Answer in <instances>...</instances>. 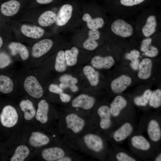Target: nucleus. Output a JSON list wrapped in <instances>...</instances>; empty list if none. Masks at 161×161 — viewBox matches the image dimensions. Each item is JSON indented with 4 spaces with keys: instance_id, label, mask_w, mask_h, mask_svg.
Masks as SVG:
<instances>
[{
    "instance_id": "1",
    "label": "nucleus",
    "mask_w": 161,
    "mask_h": 161,
    "mask_svg": "<svg viewBox=\"0 0 161 161\" xmlns=\"http://www.w3.org/2000/svg\"><path fill=\"white\" fill-rule=\"evenodd\" d=\"M24 88L26 92L31 97L39 98L43 95V88L37 78L34 76L30 75L25 79Z\"/></svg>"
},
{
    "instance_id": "2",
    "label": "nucleus",
    "mask_w": 161,
    "mask_h": 161,
    "mask_svg": "<svg viewBox=\"0 0 161 161\" xmlns=\"http://www.w3.org/2000/svg\"><path fill=\"white\" fill-rule=\"evenodd\" d=\"M18 116L16 109L10 105H7L3 109L0 115L2 124L4 127H11L17 123Z\"/></svg>"
},
{
    "instance_id": "3",
    "label": "nucleus",
    "mask_w": 161,
    "mask_h": 161,
    "mask_svg": "<svg viewBox=\"0 0 161 161\" xmlns=\"http://www.w3.org/2000/svg\"><path fill=\"white\" fill-rule=\"evenodd\" d=\"M111 30L116 35L123 38L131 36L133 29L132 26L124 21L119 19L115 20L111 25Z\"/></svg>"
},
{
    "instance_id": "4",
    "label": "nucleus",
    "mask_w": 161,
    "mask_h": 161,
    "mask_svg": "<svg viewBox=\"0 0 161 161\" xmlns=\"http://www.w3.org/2000/svg\"><path fill=\"white\" fill-rule=\"evenodd\" d=\"M65 121L67 127L75 133L81 131L85 124L84 120L74 113L68 114L65 117Z\"/></svg>"
},
{
    "instance_id": "5",
    "label": "nucleus",
    "mask_w": 161,
    "mask_h": 161,
    "mask_svg": "<svg viewBox=\"0 0 161 161\" xmlns=\"http://www.w3.org/2000/svg\"><path fill=\"white\" fill-rule=\"evenodd\" d=\"M53 44L52 41L49 39H44L36 42L32 48V56L35 58L41 57L51 49Z\"/></svg>"
},
{
    "instance_id": "6",
    "label": "nucleus",
    "mask_w": 161,
    "mask_h": 161,
    "mask_svg": "<svg viewBox=\"0 0 161 161\" xmlns=\"http://www.w3.org/2000/svg\"><path fill=\"white\" fill-rule=\"evenodd\" d=\"M95 102V98L86 94H81L75 97L72 102V106L74 108H80L88 110L94 106Z\"/></svg>"
},
{
    "instance_id": "7",
    "label": "nucleus",
    "mask_w": 161,
    "mask_h": 161,
    "mask_svg": "<svg viewBox=\"0 0 161 161\" xmlns=\"http://www.w3.org/2000/svg\"><path fill=\"white\" fill-rule=\"evenodd\" d=\"M83 140L87 147L94 151L100 152L103 148L102 139L96 135L92 134H86L84 136Z\"/></svg>"
},
{
    "instance_id": "8",
    "label": "nucleus",
    "mask_w": 161,
    "mask_h": 161,
    "mask_svg": "<svg viewBox=\"0 0 161 161\" xmlns=\"http://www.w3.org/2000/svg\"><path fill=\"white\" fill-rule=\"evenodd\" d=\"M73 7L69 4L63 5L60 8L55 22L57 25L62 26L65 25L71 17Z\"/></svg>"
},
{
    "instance_id": "9",
    "label": "nucleus",
    "mask_w": 161,
    "mask_h": 161,
    "mask_svg": "<svg viewBox=\"0 0 161 161\" xmlns=\"http://www.w3.org/2000/svg\"><path fill=\"white\" fill-rule=\"evenodd\" d=\"M131 79L126 75H122L112 82L111 87L114 93H118L124 91L131 83Z\"/></svg>"
},
{
    "instance_id": "10",
    "label": "nucleus",
    "mask_w": 161,
    "mask_h": 161,
    "mask_svg": "<svg viewBox=\"0 0 161 161\" xmlns=\"http://www.w3.org/2000/svg\"><path fill=\"white\" fill-rule=\"evenodd\" d=\"M97 113L100 118V125L103 129L109 128L111 125V113L110 108L106 105H102L97 110Z\"/></svg>"
},
{
    "instance_id": "11",
    "label": "nucleus",
    "mask_w": 161,
    "mask_h": 161,
    "mask_svg": "<svg viewBox=\"0 0 161 161\" xmlns=\"http://www.w3.org/2000/svg\"><path fill=\"white\" fill-rule=\"evenodd\" d=\"M65 152L62 148L53 147L45 148L41 153L43 158L46 161H57L64 156Z\"/></svg>"
},
{
    "instance_id": "12",
    "label": "nucleus",
    "mask_w": 161,
    "mask_h": 161,
    "mask_svg": "<svg viewBox=\"0 0 161 161\" xmlns=\"http://www.w3.org/2000/svg\"><path fill=\"white\" fill-rule=\"evenodd\" d=\"M114 63V60L111 56L105 57L95 56L92 58L91 62L92 65L97 69H109L113 66Z\"/></svg>"
},
{
    "instance_id": "13",
    "label": "nucleus",
    "mask_w": 161,
    "mask_h": 161,
    "mask_svg": "<svg viewBox=\"0 0 161 161\" xmlns=\"http://www.w3.org/2000/svg\"><path fill=\"white\" fill-rule=\"evenodd\" d=\"M20 7V3L16 0H11L3 3L1 7V11L4 15L10 16L18 11Z\"/></svg>"
},
{
    "instance_id": "14",
    "label": "nucleus",
    "mask_w": 161,
    "mask_h": 161,
    "mask_svg": "<svg viewBox=\"0 0 161 161\" xmlns=\"http://www.w3.org/2000/svg\"><path fill=\"white\" fill-rule=\"evenodd\" d=\"M21 30L22 33L26 36L34 39H38L41 37L44 33V29L40 27L26 24L22 25Z\"/></svg>"
},
{
    "instance_id": "15",
    "label": "nucleus",
    "mask_w": 161,
    "mask_h": 161,
    "mask_svg": "<svg viewBox=\"0 0 161 161\" xmlns=\"http://www.w3.org/2000/svg\"><path fill=\"white\" fill-rule=\"evenodd\" d=\"M100 37V33L97 30H91L88 32V38L84 42L83 47L89 50H93L98 46L96 41Z\"/></svg>"
},
{
    "instance_id": "16",
    "label": "nucleus",
    "mask_w": 161,
    "mask_h": 161,
    "mask_svg": "<svg viewBox=\"0 0 161 161\" xmlns=\"http://www.w3.org/2000/svg\"><path fill=\"white\" fill-rule=\"evenodd\" d=\"M152 66V62L150 59H143L139 66V70L138 73L139 78L144 80L148 78L151 75Z\"/></svg>"
},
{
    "instance_id": "17",
    "label": "nucleus",
    "mask_w": 161,
    "mask_h": 161,
    "mask_svg": "<svg viewBox=\"0 0 161 161\" xmlns=\"http://www.w3.org/2000/svg\"><path fill=\"white\" fill-rule=\"evenodd\" d=\"M49 138L46 135L39 132H33L29 140V143L32 146L39 147L48 144Z\"/></svg>"
},
{
    "instance_id": "18",
    "label": "nucleus",
    "mask_w": 161,
    "mask_h": 161,
    "mask_svg": "<svg viewBox=\"0 0 161 161\" xmlns=\"http://www.w3.org/2000/svg\"><path fill=\"white\" fill-rule=\"evenodd\" d=\"M49 110V104L46 100L44 99L41 100L38 105L35 117L36 120L43 124L47 123Z\"/></svg>"
},
{
    "instance_id": "19",
    "label": "nucleus",
    "mask_w": 161,
    "mask_h": 161,
    "mask_svg": "<svg viewBox=\"0 0 161 161\" xmlns=\"http://www.w3.org/2000/svg\"><path fill=\"white\" fill-rule=\"evenodd\" d=\"M132 130L133 128L131 124L126 123L114 132L113 139L117 142L123 141L131 134Z\"/></svg>"
},
{
    "instance_id": "20",
    "label": "nucleus",
    "mask_w": 161,
    "mask_h": 161,
    "mask_svg": "<svg viewBox=\"0 0 161 161\" xmlns=\"http://www.w3.org/2000/svg\"><path fill=\"white\" fill-rule=\"evenodd\" d=\"M8 47L12 55H15L18 54L23 60H25L28 58L29 52L24 45L20 43L13 42L9 44Z\"/></svg>"
},
{
    "instance_id": "21",
    "label": "nucleus",
    "mask_w": 161,
    "mask_h": 161,
    "mask_svg": "<svg viewBox=\"0 0 161 161\" xmlns=\"http://www.w3.org/2000/svg\"><path fill=\"white\" fill-rule=\"evenodd\" d=\"M127 102L122 96H116L110 104V110L111 115L113 117L117 116L121 110L126 106Z\"/></svg>"
},
{
    "instance_id": "22",
    "label": "nucleus",
    "mask_w": 161,
    "mask_h": 161,
    "mask_svg": "<svg viewBox=\"0 0 161 161\" xmlns=\"http://www.w3.org/2000/svg\"><path fill=\"white\" fill-rule=\"evenodd\" d=\"M148 134L151 140L154 142L159 141L161 137V129L159 123L155 120H151L147 127Z\"/></svg>"
},
{
    "instance_id": "23",
    "label": "nucleus",
    "mask_w": 161,
    "mask_h": 161,
    "mask_svg": "<svg viewBox=\"0 0 161 161\" xmlns=\"http://www.w3.org/2000/svg\"><path fill=\"white\" fill-rule=\"evenodd\" d=\"M19 106L21 109L24 113V117L26 120H31L35 115L36 111L30 100H22L20 103Z\"/></svg>"
},
{
    "instance_id": "24",
    "label": "nucleus",
    "mask_w": 161,
    "mask_h": 161,
    "mask_svg": "<svg viewBox=\"0 0 161 161\" xmlns=\"http://www.w3.org/2000/svg\"><path fill=\"white\" fill-rule=\"evenodd\" d=\"M83 72L90 84L92 86H97L99 82V74L91 66L86 65L83 69Z\"/></svg>"
},
{
    "instance_id": "25",
    "label": "nucleus",
    "mask_w": 161,
    "mask_h": 161,
    "mask_svg": "<svg viewBox=\"0 0 161 161\" xmlns=\"http://www.w3.org/2000/svg\"><path fill=\"white\" fill-rule=\"evenodd\" d=\"M56 15L50 10H48L43 13L38 19L39 24L41 26L47 27L52 25L55 22Z\"/></svg>"
},
{
    "instance_id": "26",
    "label": "nucleus",
    "mask_w": 161,
    "mask_h": 161,
    "mask_svg": "<svg viewBox=\"0 0 161 161\" xmlns=\"http://www.w3.org/2000/svg\"><path fill=\"white\" fill-rule=\"evenodd\" d=\"M157 25L156 17L154 15L149 16L142 29V32L144 36L149 37L154 33L156 31Z\"/></svg>"
},
{
    "instance_id": "27",
    "label": "nucleus",
    "mask_w": 161,
    "mask_h": 161,
    "mask_svg": "<svg viewBox=\"0 0 161 161\" xmlns=\"http://www.w3.org/2000/svg\"><path fill=\"white\" fill-rule=\"evenodd\" d=\"M82 19L86 22L87 26L90 30H97L102 27L104 24V20L102 18L97 17L92 18L91 16L88 13L83 15Z\"/></svg>"
},
{
    "instance_id": "28",
    "label": "nucleus",
    "mask_w": 161,
    "mask_h": 161,
    "mask_svg": "<svg viewBox=\"0 0 161 161\" xmlns=\"http://www.w3.org/2000/svg\"><path fill=\"white\" fill-rule=\"evenodd\" d=\"M133 146L135 148L147 151L151 147V145L148 140L141 135H136L133 137L131 140Z\"/></svg>"
},
{
    "instance_id": "29",
    "label": "nucleus",
    "mask_w": 161,
    "mask_h": 161,
    "mask_svg": "<svg viewBox=\"0 0 161 161\" xmlns=\"http://www.w3.org/2000/svg\"><path fill=\"white\" fill-rule=\"evenodd\" d=\"M65 56L66 65L72 66L76 64L79 53L78 48L75 47H72L71 49L64 51Z\"/></svg>"
},
{
    "instance_id": "30",
    "label": "nucleus",
    "mask_w": 161,
    "mask_h": 161,
    "mask_svg": "<svg viewBox=\"0 0 161 161\" xmlns=\"http://www.w3.org/2000/svg\"><path fill=\"white\" fill-rule=\"evenodd\" d=\"M30 153L28 148L21 145L18 146L15 150L14 154L10 159V161H23L27 157Z\"/></svg>"
},
{
    "instance_id": "31",
    "label": "nucleus",
    "mask_w": 161,
    "mask_h": 161,
    "mask_svg": "<svg viewBox=\"0 0 161 161\" xmlns=\"http://www.w3.org/2000/svg\"><path fill=\"white\" fill-rule=\"evenodd\" d=\"M14 84L12 79L4 75H0V92L5 94L11 92L13 90Z\"/></svg>"
},
{
    "instance_id": "32",
    "label": "nucleus",
    "mask_w": 161,
    "mask_h": 161,
    "mask_svg": "<svg viewBox=\"0 0 161 161\" xmlns=\"http://www.w3.org/2000/svg\"><path fill=\"white\" fill-rule=\"evenodd\" d=\"M59 80L61 83L59 86L62 89L69 88L70 89L78 82V79L71 75L66 74L61 76Z\"/></svg>"
},
{
    "instance_id": "33",
    "label": "nucleus",
    "mask_w": 161,
    "mask_h": 161,
    "mask_svg": "<svg viewBox=\"0 0 161 161\" xmlns=\"http://www.w3.org/2000/svg\"><path fill=\"white\" fill-rule=\"evenodd\" d=\"M66 65L64 52L60 50L58 52L56 56L55 69L58 72H64L66 69Z\"/></svg>"
},
{
    "instance_id": "34",
    "label": "nucleus",
    "mask_w": 161,
    "mask_h": 161,
    "mask_svg": "<svg viewBox=\"0 0 161 161\" xmlns=\"http://www.w3.org/2000/svg\"><path fill=\"white\" fill-rule=\"evenodd\" d=\"M149 105L157 108L161 105V90L160 89L155 90L152 92L149 100Z\"/></svg>"
},
{
    "instance_id": "35",
    "label": "nucleus",
    "mask_w": 161,
    "mask_h": 161,
    "mask_svg": "<svg viewBox=\"0 0 161 161\" xmlns=\"http://www.w3.org/2000/svg\"><path fill=\"white\" fill-rule=\"evenodd\" d=\"M152 92L150 89H146L142 95L134 98V100L135 104L139 106H146L149 102Z\"/></svg>"
},
{
    "instance_id": "36",
    "label": "nucleus",
    "mask_w": 161,
    "mask_h": 161,
    "mask_svg": "<svg viewBox=\"0 0 161 161\" xmlns=\"http://www.w3.org/2000/svg\"><path fill=\"white\" fill-rule=\"evenodd\" d=\"M11 62L10 56L4 52H0V69H3L9 66Z\"/></svg>"
},
{
    "instance_id": "37",
    "label": "nucleus",
    "mask_w": 161,
    "mask_h": 161,
    "mask_svg": "<svg viewBox=\"0 0 161 161\" xmlns=\"http://www.w3.org/2000/svg\"><path fill=\"white\" fill-rule=\"evenodd\" d=\"M116 159L119 161H135V159L123 152H120L116 156Z\"/></svg>"
},
{
    "instance_id": "38",
    "label": "nucleus",
    "mask_w": 161,
    "mask_h": 161,
    "mask_svg": "<svg viewBox=\"0 0 161 161\" xmlns=\"http://www.w3.org/2000/svg\"><path fill=\"white\" fill-rule=\"evenodd\" d=\"M140 55L139 51L137 50L133 49L132 50L130 53H127L126 54L125 57L128 60L131 61L138 59Z\"/></svg>"
},
{
    "instance_id": "39",
    "label": "nucleus",
    "mask_w": 161,
    "mask_h": 161,
    "mask_svg": "<svg viewBox=\"0 0 161 161\" xmlns=\"http://www.w3.org/2000/svg\"><path fill=\"white\" fill-rule=\"evenodd\" d=\"M152 42V39L148 38L143 39L142 41L141 50L144 52L146 51L149 48Z\"/></svg>"
},
{
    "instance_id": "40",
    "label": "nucleus",
    "mask_w": 161,
    "mask_h": 161,
    "mask_svg": "<svg viewBox=\"0 0 161 161\" xmlns=\"http://www.w3.org/2000/svg\"><path fill=\"white\" fill-rule=\"evenodd\" d=\"M144 53L145 55L146 56L153 58L157 55L158 50L157 47L151 45L148 49Z\"/></svg>"
},
{
    "instance_id": "41",
    "label": "nucleus",
    "mask_w": 161,
    "mask_h": 161,
    "mask_svg": "<svg viewBox=\"0 0 161 161\" xmlns=\"http://www.w3.org/2000/svg\"><path fill=\"white\" fill-rule=\"evenodd\" d=\"M145 0H120L121 4L126 6H132L139 4Z\"/></svg>"
},
{
    "instance_id": "42",
    "label": "nucleus",
    "mask_w": 161,
    "mask_h": 161,
    "mask_svg": "<svg viewBox=\"0 0 161 161\" xmlns=\"http://www.w3.org/2000/svg\"><path fill=\"white\" fill-rule=\"evenodd\" d=\"M49 91L53 93L59 94L63 92L62 89L57 85L52 83L51 84L49 87Z\"/></svg>"
},
{
    "instance_id": "43",
    "label": "nucleus",
    "mask_w": 161,
    "mask_h": 161,
    "mask_svg": "<svg viewBox=\"0 0 161 161\" xmlns=\"http://www.w3.org/2000/svg\"><path fill=\"white\" fill-rule=\"evenodd\" d=\"M59 97L61 101L63 103H67L71 100L70 96L66 93L62 92L59 94Z\"/></svg>"
},
{
    "instance_id": "44",
    "label": "nucleus",
    "mask_w": 161,
    "mask_h": 161,
    "mask_svg": "<svg viewBox=\"0 0 161 161\" xmlns=\"http://www.w3.org/2000/svg\"><path fill=\"white\" fill-rule=\"evenodd\" d=\"M131 61L130 65L132 69L134 70L137 69L140 64L138 59L133 60Z\"/></svg>"
},
{
    "instance_id": "45",
    "label": "nucleus",
    "mask_w": 161,
    "mask_h": 161,
    "mask_svg": "<svg viewBox=\"0 0 161 161\" xmlns=\"http://www.w3.org/2000/svg\"><path fill=\"white\" fill-rule=\"evenodd\" d=\"M53 0H36L37 2L41 4H46L51 3Z\"/></svg>"
},
{
    "instance_id": "46",
    "label": "nucleus",
    "mask_w": 161,
    "mask_h": 161,
    "mask_svg": "<svg viewBox=\"0 0 161 161\" xmlns=\"http://www.w3.org/2000/svg\"><path fill=\"white\" fill-rule=\"evenodd\" d=\"M71 159L69 157H64L60 159L58 161H71Z\"/></svg>"
},
{
    "instance_id": "47",
    "label": "nucleus",
    "mask_w": 161,
    "mask_h": 161,
    "mask_svg": "<svg viewBox=\"0 0 161 161\" xmlns=\"http://www.w3.org/2000/svg\"><path fill=\"white\" fill-rule=\"evenodd\" d=\"M156 161H161V154H160L155 159Z\"/></svg>"
},
{
    "instance_id": "48",
    "label": "nucleus",
    "mask_w": 161,
    "mask_h": 161,
    "mask_svg": "<svg viewBox=\"0 0 161 161\" xmlns=\"http://www.w3.org/2000/svg\"><path fill=\"white\" fill-rule=\"evenodd\" d=\"M2 44L3 40L1 37L0 36V48L1 47Z\"/></svg>"
}]
</instances>
